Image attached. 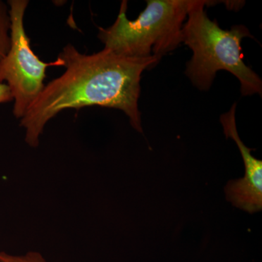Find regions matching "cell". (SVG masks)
Here are the masks:
<instances>
[{"instance_id": "6da1fadb", "label": "cell", "mask_w": 262, "mask_h": 262, "mask_svg": "<svg viewBox=\"0 0 262 262\" xmlns=\"http://www.w3.org/2000/svg\"><path fill=\"white\" fill-rule=\"evenodd\" d=\"M58 58L65 71L46 84L44 89L20 120L25 141L37 148L48 122L62 111L99 106L121 110L131 126L143 134L139 98L141 75L160 61L155 56L128 58L110 50L87 55L72 44L63 48Z\"/></svg>"}, {"instance_id": "7a4b0ae2", "label": "cell", "mask_w": 262, "mask_h": 262, "mask_svg": "<svg viewBox=\"0 0 262 262\" xmlns=\"http://www.w3.org/2000/svg\"><path fill=\"white\" fill-rule=\"evenodd\" d=\"M212 3L196 0L183 26L182 42L193 52L186 75L198 89L208 91L216 72L226 70L238 79L243 96H261V78L246 65L241 54L242 39L253 35L243 25L233 26L230 30L221 29L205 11V6Z\"/></svg>"}, {"instance_id": "3957f363", "label": "cell", "mask_w": 262, "mask_h": 262, "mask_svg": "<svg viewBox=\"0 0 262 262\" xmlns=\"http://www.w3.org/2000/svg\"><path fill=\"white\" fill-rule=\"evenodd\" d=\"M196 0H149L134 20L127 18V1H122L115 23L98 27V38L105 49L128 58L162 56L182 42V28Z\"/></svg>"}, {"instance_id": "277c9868", "label": "cell", "mask_w": 262, "mask_h": 262, "mask_svg": "<svg viewBox=\"0 0 262 262\" xmlns=\"http://www.w3.org/2000/svg\"><path fill=\"white\" fill-rule=\"evenodd\" d=\"M7 4L11 22L10 46L0 62V84L9 88L13 97V114L20 120L44 89L47 69L53 66L63 67V63L58 58L46 63L32 51L24 27L28 0H9Z\"/></svg>"}, {"instance_id": "5b68a950", "label": "cell", "mask_w": 262, "mask_h": 262, "mask_svg": "<svg viewBox=\"0 0 262 262\" xmlns=\"http://www.w3.org/2000/svg\"><path fill=\"white\" fill-rule=\"evenodd\" d=\"M237 104L232 105L228 113L221 115L220 122L226 137L230 138L238 146L244 160V178L233 179L225 187L226 199L232 206L249 213L262 209V161L251 154L252 149L245 145L237 133L235 113Z\"/></svg>"}, {"instance_id": "8992f818", "label": "cell", "mask_w": 262, "mask_h": 262, "mask_svg": "<svg viewBox=\"0 0 262 262\" xmlns=\"http://www.w3.org/2000/svg\"><path fill=\"white\" fill-rule=\"evenodd\" d=\"M10 17L8 4L0 0V62L10 46Z\"/></svg>"}, {"instance_id": "52a82bcc", "label": "cell", "mask_w": 262, "mask_h": 262, "mask_svg": "<svg viewBox=\"0 0 262 262\" xmlns=\"http://www.w3.org/2000/svg\"><path fill=\"white\" fill-rule=\"evenodd\" d=\"M0 262H48L40 253L29 251L24 254L14 255L0 251Z\"/></svg>"}, {"instance_id": "ba28073f", "label": "cell", "mask_w": 262, "mask_h": 262, "mask_svg": "<svg viewBox=\"0 0 262 262\" xmlns=\"http://www.w3.org/2000/svg\"><path fill=\"white\" fill-rule=\"evenodd\" d=\"M13 101L9 88L5 84H0V105Z\"/></svg>"}]
</instances>
